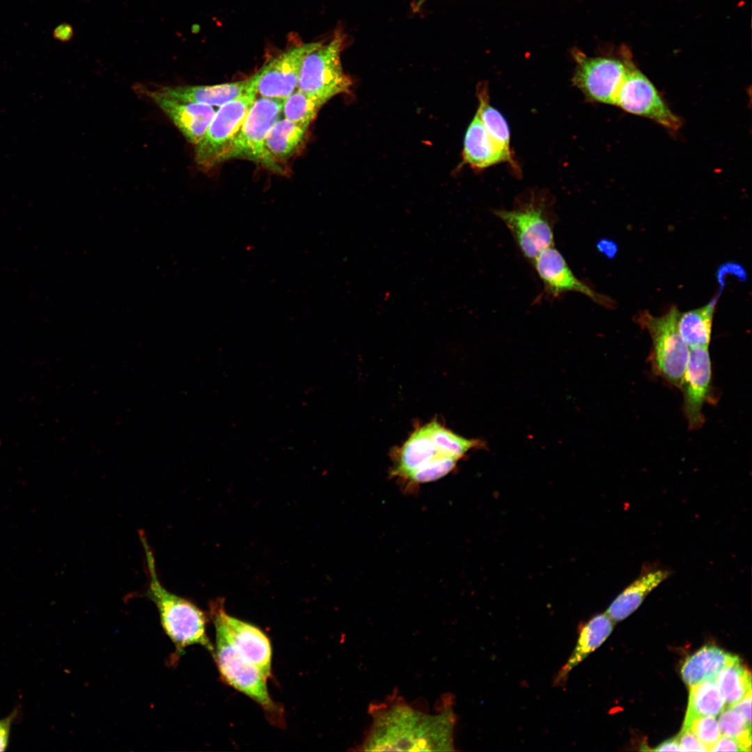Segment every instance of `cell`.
Here are the masks:
<instances>
[{"label": "cell", "mask_w": 752, "mask_h": 752, "mask_svg": "<svg viewBox=\"0 0 752 752\" xmlns=\"http://www.w3.org/2000/svg\"><path fill=\"white\" fill-rule=\"evenodd\" d=\"M284 100L260 97L256 99L240 130L220 162L231 159H244L276 172L283 173L265 149L266 136L279 119Z\"/></svg>", "instance_id": "cell-6"}, {"label": "cell", "mask_w": 752, "mask_h": 752, "mask_svg": "<svg viewBox=\"0 0 752 752\" xmlns=\"http://www.w3.org/2000/svg\"><path fill=\"white\" fill-rule=\"evenodd\" d=\"M252 76L249 88L216 111L205 134L195 145V162L201 169L210 170L221 163L240 130L258 95L255 76Z\"/></svg>", "instance_id": "cell-7"}, {"label": "cell", "mask_w": 752, "mask_h": 752, "mask_svg": "<svg viewBox=\"0 0 752 752\" xmlns=\"http://www.w3.org/2000/svg\"><path fill=\"white\" fill-rule=\"evenodd\" d=\"M17 714V710H14L7 717L0 719V751H6L8 745L11 725Z\"/></svg>", "instance_id": "cell-32"}, {"label": "cell", "mask_w": 752, "mask_h": 752, "mask_svg": "<svg viewBox=\"0 0 752 752\" xmlns=\"http://www.w3.org/2000/svg\"><path fill=\"white\" fill-rule=\"evenodd\" d=\"M716 299L703 307L679 314L677 329L689 348H708Z\"/></svg>", "instance_id": "cell-23"}, {"label": "cell", "mask_w": 752, "mask_h": 752, "mask_svg": "<svg viewBox=\"0 0 752 752\" xmlns=\"http://www.w3.org/2000/svg\"><path fill=\"white\" fill-rule=\"evenodd\" d=\"M345 41V34L338 29L327 43L310 52L303 61L296 89L324 103L337 95L347 93L352 81L340 62Z\"/></svg>", "instance_id": "cell-4"}, {"label": "cell", "mask_w": 752, "mask_h": 752, "mask_svg": "<svg viewBox=\"0 0 752 752\" xmlns=\"http://www.w3.org/2000/svg\"><path fill=\"white\" fill-rule=\"evenodd\" d=\"M253 76L230 83L216 85L165 86L158 89L165 95L185 102L221 107L244 94L251 86Z\"/></svg>", "instance_id": "cell-19"}, {"label": "cell", "mask_w": 752, "mask_h": 752, "mask_svg": "<svg viewBox=\"0 0 752 752\" xmlns=\"http://www.w3.org/2000/svg\"><path fill=\"white\" fill-rule=\"evenodd\" d=\"M707 747L708 751L719 740L721 733L715 716H700L693 719L687 728Z\"/></svg>", "instance_id": "cell-30"}, {"label": "cell", "mask_w": 752, "mask_h": 752, "mask_svg": "<svg viewBox=\"0 0 752 752\" xmlns=\"http://www.w3.org/2000/svg\"><path fill=\"white\" fill-rule=\"evenodd\" d=\"M652 751H681L676 737L671 738L661 743Z\"/></svg>", "instance_id": "cell-37"}, {"label": "cell", "mask_w": 752, "mask_h": 752, "mask_svg": "<svg viewBox=\"0 0 752 752\" xmlns=\"http://www.w3.org/2000/svg\"><path fill=\"white\" fill-rule=\"evenodd\" d=\"M710 751H747L737 739L723 735L719 739Z\"/></svg>", "instance_id": "cell-33"}, {"label": "cell", "mask_w": 752, "mask_h": 752, "mask_svg": "<svg viewBox=\"0 0 752 752\" xmlns=\"http://www.w3.org/2000/svg\"><path fill=\"white\" fill-rule=\"evenodd\" d=\"M533 263L549 295L557 297L566 292H576L600 305L612 306L611 299L594 291L574 274L564 257L554 246L543 250Z\"/></svg>", "instance_id": "cell-14"}, {"label": "cell", "mask_w": 752, "mask_h": 752, "mask_svg": "<svg viewBox=\"0 0 752 752\" xmlns=\"http://www.w3.org/2000/svg\"><path fill=\"white\" fill-rule=\"evenodd\" d=\"M428 0H417L414 6V10L418 11Z\"/></svg>", "instance_id": "cell-38"}, {"label": "cell", "mask_w": 752, "mask_h": 752, "mask_svg": "<svg viewBox=\"0 0 752 752\" xmlns=\"http://www.w3.org/2000/svg\"><path fill=\"white\" fill-rule=\"evenodd\" d=\"M574 85L590 100L615 105L628 61L609 57H588L575 51Z\"/></svg>", "instance_id": "cell-11"}, {"label": "cell", "mask_w": 752, "mask_h": 752, "mask_svg": "<svg viewBox=\"0 0 752 752\" xmlns=\"http://www.w3.org/2000/svg\"><path fill=\"white\" fill-rule=\"evenodd\" d=\"M324 104L320 99L296 89L284 100L282 111L285 118L309 126Z\"/></svg>", "instance_id": "cell-27"}, {"label": "cell", "mask_w": 752, "mask_h": 752, "mask_svg": "<svg viewBox=\"0 0 752 752\" xmlns=\"http://www.w3.org/2000/svg\"><path fill=\"white\" fill-rule=\"evenodd\" d=\"M740 661L738 657L713 645H706L688 657L682 664L681 675L689 686L705 681H715L725 667Z\"/></svg>", "instance_id": "cell-20"}, {"label": "cell", "mask_w": 752, "mask_h": 752, "mask_svg": "<svg viewBox=\"0 0 752 752\" xmlns=\"http://www.w3.org/2000/svg\"><path fill=\"white\" fill-rule=\"evenodd\" d=\"M210 614L214 626L219 627L228 641L267 679L271 675L272 647L266 634L258 627L228 615L222 599L210 603Z\"/></svg>", "instance_id": "cell-10"}, {"label": "cell", "mask_w": 752, "mask_h": 752, "mask_svg": "<svg viewBox=\"0 0 752 752\" xmlns=\"http://www.w3.org/2000/svg\"><path fill=\"white\" fill-rule=\"evenodd\" d=\"M751 690L737 703L730 705L732 708L741 714L746 721L751 724Z\"/></svg>", "instance_id": "cell-34"}, {"label": "cell", "mask_w": 752, "mask_h": 752, "mask_svg": "<svg viewBox=\"0 0 752 752\" xmlns=\"http://www.w3.org/2000/svg\"><path fill=\"white\" fill-rule=\"evenodd\" d=\"M463 158L471 167L478 169L503 162H509L514 169H517L512 153L503 150L491 138L477 112L466 132Z\"/></svg>", "instance_id": "cell-18"}, {"label": "cell", "mask_w": 752, "mask_h": 752, "mask_svg": "<svg viewBox=\"0 0 752 752\" xmlns=\"http://www.w3.org/2000/svg\"><path fill=\"white\" fill-rule=\"evenodd\" d=\"M681 751H708L707 747L689 728H682L676 737Z\"/></svg>", "instance_id": "cell-31"}, {"label": "cell", "mask_w": 752, "mask_h": 752, "mask_svg": "<svg viewBox=\"0 0 752 752\" xmlns=\"http://www.w3.org/2000/svg\"><path fill=\"white\" fill-rule=\"evenodd\" d=\"M445 458L452 457L439 449L426 423L416 428L401 447L395 451L391 474L408 483L416 473Z\"/></svg>", "instance_id": "cell-16"}, {"label": "cell", "mask_w": 752, "mask_h": 752, "mask_svg": "<svg viewBox=\"0 0 752 752\" xmlns=\"http://www.w3.org/2000/svg\"><path fill=\"white\" fill-rule=\"evenodd\" d=\"M614 622L606 613H601L583 626L572 653L555 678L556 684H563L570 672L604 642L611 633Z\"/></svg>", "instance_id": "cell-21"}, {"label": "cell", "mask_w": 752, "mask_h": 752, "mask_svg": "<svg viewBox=\"0 0 752 752\" xmlns=\"http://www.w3.org/2000/svg\"><path fill=\"white\" fill-rule=\"evenodd\" d=\"M672 574L657 563H644L638 577L613 601L606 613L614 622L624 620L641 604L645 597Z\"/></svg>", "instance_id": "cell-17"}, {"label": "cell", "mask_w": 752, "mask_h": 752, "mask_svg": "<svg viewBox=\"0 0 752 752\" xmlns=\"http://www.w3.org/2000/svg\"><path fill=\"white\" fill-rule=\"evenodd\" d=\"M511 232L519 250L531 262L554 246V221L547 210L532 201L511 210H495Z\"/></svg>", "instance_id": "cell-9"}, {"label": "cell", "mask_w": 752, "mask_h": 752, "mask_svg": "<svg viewBox=\"0 0 752 752\" xmlns=\"http://www.w3.org/2000/svg\"><path fill=\"white\" fill-rule=\"evenodd\" d=\"M721 712L718 721L721 733L737 739L745 747L747 751H751V723H748L741 714L730 706Z\"/></svg>", "instance_id": "cell-29"}, {"label": "cell", "mask_w": 752, "mask_h": 752, "mask_svg": "<svg viewBox=\"0 0 752 752\" xmlns=\"http://www.w3.org/2000/svg\"><path fill=\"white\" fill-rule=\"evenodd\" d=\"M143 91L171 119L189 142L195 146L201 141L216 113L212 106L179 100L158 89Z\"/></svg>", "instance_id": "cell-15"}, {"label": "cell", "mask_w": 752, "mask_h": 752, "mask_svg": "<svg viewBox=\"0 0 752 752\" xmlns=\"http://www.w3.org/2000/svg\"><path fill=\"white\" fill-rule=\"evenodd\" d=\"M140 539L149 577L145 595L158 609L162 628L175 645V659L182 655L185 648L194 644L202 645L213 656L214 648L206 634L204 612L191 602L169 592L162 586L157 574L153 554L142 532Z\"/></svg>", "instance_id": "cell-2"}, {"label": "cell", "mask_w": 752, "mask_h": 752, "mask_svg": "<svg viewBox=\"0 0 752 752\" xmlns=\"http://www.w3.org/2000/svg\"><path fill=\"white\" fill-rule=\"evenodd\" d=\"M215 629L216 650L213 657L224 680L259 704L272 722L283 724V710L272 699L267 679L228 641L219 627L215 626Z\"/></svg>", "instance_id": "cell-5"}, {"label": "cell", "mask_w": 752, "mask_h": 752, "mask_svg": "<svg viewBox=\"0 0 752 752\" xmlns=\"http://www.w3.org/2000/svg\"><path fill=\"white\" fill-rule=\"evenodd\" d=\"M679 314L673 306L661 316L655 317L643 311L635 318L651 337L649 359L654 373L677 388L680 387L689 356V347L677 329Z\"/></svg>", "instance_id": "cell-3"}, {"label": "cell", "mask_w": 752, "mask_h": 752, "mask_svg": "<svg viewBox=\"0 0 752 752\" xmlns=\"http://www.w3.org/2000/svg\"><path fill=\"white\" fill-rule=\"evenodd\" d=\"M689 687V703L682 728H687L696 717L717 716L725 706L715 681H705Z\"/></svg>", "instance_id": "cell-24"}, {"label": "cell", "mask_w": 752, "mask_h": 752, "mask_svg": "<svg viewBox=\"0 0 752 752\" xmlns=\"http://www.w3.org/2000/svg\"><path fill=\"white\" fill-rule=\"evenodd\" d=\"M308 125L279 119L265 139V149L271 158L279 164L285 162L304 146Z\"/></svg>", "instance_id": "cell-22"}, {"label": "cell", "mask_w": 752, "mask_h": 752, "mask_svg": "<svg viewBox=\"0 0 752 752\" xmlns=\"http://www.w3.org/2000/svg\"><path fill=\"white\" fill-rule=\"evenodd\" d=\"M373 723L361 745L366 751H451L455 715L451 705L441 712H421L405 702L372 707Z\"/></svg>", "instance_id": "cell-1"}, {"label": "cell", "mask_w": 752, "mask_h": 752, "mask_svg": "<svg viewBox=\"0 0 752 752\" xmlns=\"http://www.w3.org/2000/svg\"><path fill=\"white\" fill-rule=\"evenodd\" d=\"M322 42L296 45L272 58L254 74L260 97L285 100L296 88L305 57Z\"/></svg>", "instance_id": "cell-12"}, {"label": "cell", "mask_w": 752, "mask_h": 752, "mask_svg": "<svg viewBox=\"0 0 752 752\" xmlns=\"http://www.w3.org/2000/svg\"><path fill=\"white\" fill-rule=\"evenodd\" d=\"M428 424L435 444L444 454L450 457L459 460L469 450L480 446L478 440L462 437L437 421L434 420Z\"/></svg>", "instance_id": "cell-28"}, {"label": "cell", "mask_w": 752, "mask_h": 752, "mask_svg": "<svg viewBox=\"0 0 752 752\" xmlns=\"http://www.w3.org/2000/svg\"><path fill=\"white\" fill-rule=\"evenodd\" d=\"M477 113L491 138L505 151L511 153L510 132L507 122L501 113L489 103L487 89H480Z\"/></svg>", "instance_id": "cell-26"}, {"label": "cell", "mask_w": 752, "mask_h": 752, "mask_svg": "<svg viewBox=\"0 0 752 752\" xmlns=\"http://www.w3.org/2000/svg\"><path fill=\"white\" fill-rule=\"evenodd\" d=\"M715 682L725 703L730 706L751 690V674L739 661L722 669L716 677Z\"/></svg>", "instance_id": "cell-25"}, {"label": "cell", "mask_w": 752, "mask_h": 752, "mask_svg": "<svg viewBox=\"0 0 752 752\" xmlns=\"http://www.w3.org/2000/svg\"><path fill=\"white\" fill-rule=\"evenodd\" d=\"M596 248L608 258H613L618 251L617 244L608 239L600 240L596 244Z\"/></svg>", "instance_id": "cell-35"}, {"label": "cell", "mask_w": 752, "mask_h": 752, "mask_svg": "<svg viewBox=\"0 0 752 752\" xmlns=\"http://www.w3.org/2000/svg\"><path fill=\"white\" fill-rule=\"evenodd\" d=\"M72 29L68 24H60L53 31L54 38L62 42L70 40L72 36Z\"/></svg>", "instance_id": "cell-36"}, {"label": "cell", "mask_w": 752, "mask_h": 752, "mask_svg": "<svg viewBox=\"0 0 752 752\" xmlns=\"http://www.w3.org/2000/svg\"><path fill=\"white\" fill-rule=\"evenodd\" d=\"M712 363L708 348H689L687 363L680 389L689 428L698 430L705 423L703 407L712 393Z\"/></svg>", "instance_id": "cell-13"}, {"label": "cell", "mask_w": 752, "mask_h": 752, "mask_svg": "<svg viewBox=\"0 0 752 752\" xmlns=\"http://www.w3.org/2000/svg\"><path fill=\"white\" fill-rule=\"evenodd\" d=\"M615 106L673 131L681 126L679 117L670 109L653 84L629 61Z\"/></svg>", "instance_id": "cell-8"}]
</instances>
